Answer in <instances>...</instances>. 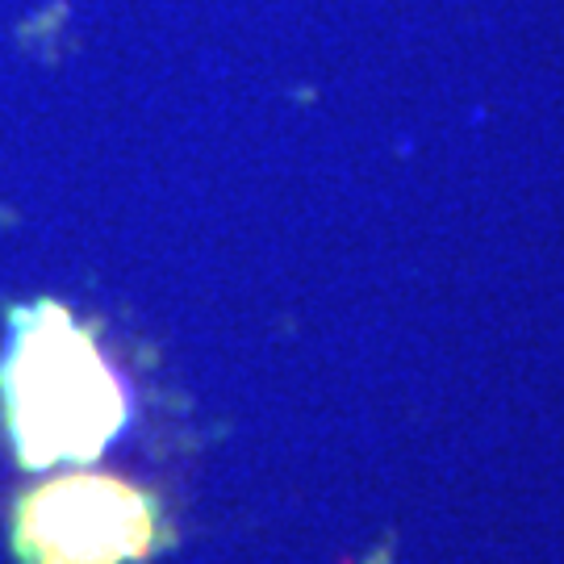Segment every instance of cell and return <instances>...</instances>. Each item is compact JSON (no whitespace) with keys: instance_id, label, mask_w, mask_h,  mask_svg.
I'll return each instance as SVG.
<instances>
[{"instance_id":"cell-1","label":"cell","mask_w":564,"mask_h":564,"mask_svg":"<svg viewBox=\"0 0 564 564\" xmlns=\"http://www.w3.org/2000/svg\"><path fill=\"white\" fill-rule=\"evenodd\" d=\"M4 423L25 468L93 464L126 426L130 402L93 330L63 305H30L0 368Z\"/></svg>"},{"instance_id":"cell-2","label":"cell","mask_w":564,"mask_h":564,"mask_svg":"<svg viewBox=\"0 0 564 564\" xmlns=\"http://www.w3.org/2000/svg\"><path fill=\"white\" fill-rule=\"evenodd\" d=\"M160 502L109 473H67L18 510L21 564H139L160 547Z\"/></svg>"}]
</instances>
